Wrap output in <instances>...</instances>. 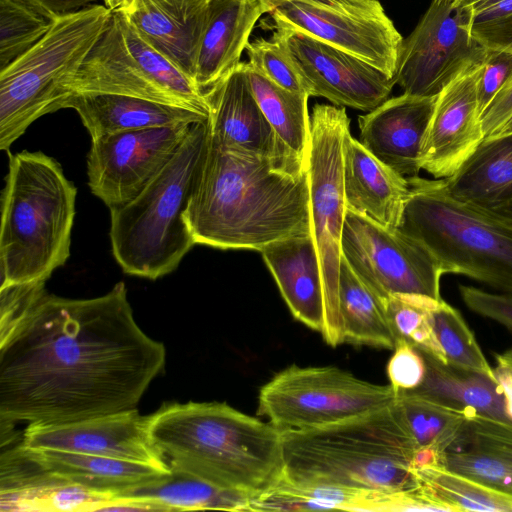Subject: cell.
<instances>
[{
  "mask_svg": "<svg viewBox=\"0 0 512 512\" xmlns=\"http://www.w3.org/2000/svg\"><path fill=\"white\" fill-rule=\"evenodd\" d=\"M137 324L124 282L69 299L42 289L0 336L1 447L16 425H57L134 409L165 366ZM24 427V428H25Z\"/></svg>",
  "mask_w": 512,
  "mask_h": 512,
  "instance_id": "obj_1",
  "label": "cell"
},
{
  "mask_svg": "<svg viewBox=\"0 0 512 512\" xmlns=\"http://www.w3.org/2000/svg\"><path fill=\"white\" fill-rule=\"evenodd\" d=\"M195 244L253 249L312 234L307 171L211 142L185 212Z\"/></svg>",
  "mask_w": 512,
  "mask_h": 512,
  "instance_id": "obj_2",
  "label": "cell"
},
{
  "mask_svg": "<svg viewBox=\"0 0 512 512\" xmlns=\"http://www.w3.org/2000/svg\"><path fill=\"white\" fill-rule=\"evenodd\" d=\"M147 429L170 470L217 487L252 498L283 476L282 432L225 402L165 403Z\"/></svg>",
  "mask_w": 512,
  "mask_h": 512,
  "instance_id": "obj_3",
  "label": "cell"
},
{
  "mask_svg": "<svg viewBox=\"0 0 512 512\" xmlns=\"http://www.w3.org/2000/svg\"><path fill=\"white\" fill-rule=\"evenodd\" d=\"M282 432L283 476L393 496L419 488L418 450L397 402L335 424Z\"/></svg>",
  "mask_w": 512,
  "mask_h": 512,
  "instance_id": "obj_4",
  "label": "cell"
},
{
  "mask_svg": "<svg viewBox=\"0 0 512 512\" xmlns=\"http://www.w3.org/2000/svg\"><path fill=\"white\" fill-rule=\"evenodd\" d=\"M77 189L52 157L10 155L2 192L1 287L45 283L70 255Z\"/></svg>",
  "mask_w": 512,
  "mask_h": 512,
  "instance_id": "obj_5",
  "label": "cell"
},
{
  "mask_svg": "<svg viewBox=\"0 0 512 512\" xmlns=\"http://www.w3.org/2000/svg\"><path fill=\"white\" fill-rule=\"evenodd\" d=\"M210 144L208 120L192 123L172 158L129 201L110 209L112 253L130 275L158 279L195 245L185 221Z\"/></svg>",
  "mask_w": 512,
  "mask_h": 512,
  "instance_id": "obj_6",
  "label": "cell"
},
{
  "mask_svg": "<svg viewBox=\"0 0 512 512\" xmlns=\"http://www.w3.org/2000/svg\"><path fill=\"white\" fill-rule=\"evenodd\" d=\"M399 229L425 246L443 274H461L512 294V223L453 199L443 180L407 177Z\"/></svg>",
  "mask_w": 512,
  "mask_h": 512,
  "instance_id": "obj_7",
  "label": "cell"
},
{
  "mask_svg": "<svg viewBox=\"0 0 512 512\" xmlns=\"http://www.w3.org/2000/svg\"><path fill=\"white\" fill-rule=\"evenodd\" d=\"M112 10L94 4L55 20L28 51L0 70V149L41 116L62 109L68 85L106 28Z\"/></svg>",
  "mask_w": 512,
  "mask_h": 512,
  "instance_id": "obj_8",
  "label": "cell"
},
{
  "mask_svg": "<svg viewBox=\"0 0 512 512\" xmlns=\"http://www.w3.org/2000/svg\"><path fill=\"white\" fill-rule=\"evenodd\" d=\"M350 119L343 106L316 104L310 115L308 182L311 233L316 244L325 293L322 336L331 346L343 343L339 310L341 234L346 205L342 142Z\"/></svg>",
  "mask_w": 512,
  "mask_h": 512,
  "instance_id": "obj_9",
  "label": "cell"
},
{
  "mask_svg": "<svg viewBox=\"0 0 512 512\" xmlns=\"http://www.w3.org/2000/svg\"><path fill=\"white\" fill-rule=\"evenodd\" d=\"M396 400L391 384L370 383L333 366L292 365L260 388L257 414L280 431L302 430L358 417Z\"/></svg>",
  "mask_w": 512,
  "mask_h": 512,
  "instance_id": "obj_10",
  "label": "cell"
},
{
  "mask_svg": "<svg viewBox=\"0 0 512 512\" xmlns=\"http://www.w3.org/2000/svg\"><path fill=\"white\" fill-rule=\"evenodd\" d=\"M264 29L302 33L395 77L402 36L378 0H259Z\"/></svg>",
  "mask_w": 512,
  "mask_h": 512,
  "instance_id": "obj_11",
  "label": "cell"
},
{
  "mask_svg": "<svg viewBox=\"0 0 512 512\" xmlns=\"http://www.w3.org/2000/svg\"><path fill=\"white\" fill-rule=\"evenodd\" d=\"M473 16L463 2H431L400 46L395 80L403 93L436 97L463 72L482 64L487 48L472 35Z\"/></svg>",
  "mask_w": 512,
  "mask_h": 512,
  "instance_id": "obj_12",
  "label": "cell"
},
{
  "mask_svg": "<svg viewBox=\"0 0 512 512\" xmlns=\"http://www.w3.org/2000/svg\"><path fill=\"white\" fill-rule=\"evenodd\" d=\"M341 255L356 275L382 299L418 294L437 300L440 265L420 242L346 208Z\"/></svg>",
  "mask_w": 512,
  "mask_h": 512,
  "instance_id": "obj_13",
  "label": "cell"
},
{
  "mask_svg": "<svg viewBox=\"0 0 512 512\" xmlns=\"http://www.w3.org/2000/svg\"><path fill=\"white\" fill-rule=\"evenodd\" d=\"M191 124L151 127L92 139L88 185L108 208L135 197L172 158Z\"/></svg>",
  "mask_w": 512,
  "mask_h": 512,
  "instance_id": "obj_14",
  "label": "cell"
},
{
  "mask_svg": "<svg viewBox=\"0 0 512 512\" xmlns=\"http://www.w3.org/2000/svg\"><path fill=\"white\" fill-rule=\"evenodd\" d=\"M285 34L288 48L310 88V96L363 111H371L388 99L396 84L395 77L308 35Z\"/></svg>",
  "mask_w": 512,
  "mask_h": 512,
  "instance_id": "obj_15",
  "label": "cell"
},
{
  "mask_svg": "<svg viewBox=\"0 0 512 512\" xmlns=\"http://www.w3.org/2000/svg\"><path fill=\"white\" fill-rule=\"evenodd\" d=\"M147 420L148 416L134 408L69 423L29 426L18 444L138 462L170 471L150 442Z\"/></svg>",
  "mask_w": 512,
  "mask_h": 512,
  "instance_id": "obj_16",
  "label": "cell"
},
{
  "mask_svg": "<svg viewBox=\"0 0 512 512\" xmlns=\"http://www.w3.org/2000/svg\"><path fill=\"white\" fill-rule=\"evenodd\" d=\"M205 95L212 143L229 152L307 171L277 138L251 91L242 62Z\"/></svg>",
  "mask_w": 512,
  "mask_h": 512,
  "instance_id": "obj_17",
  "label": "cell"
},
{
  "mask_svg": "<svg viewBox=\"0 0 512 512\" xmlns=\"http://www.w3.org/2000/svg\"><path fill=\"white\" fill-rule=\"evenodd\" d=\"M480 69L481 64L463 72L437 96L421 152V168L436 179L452 176L485 138L477 93Z\"/></svg>",
  "mask_w": 512,
  "mask_h": 512,
  "instance_id": "obj_18",
  "label": "cell"
},
{
  "mask_svg": "<svg viewBox=\"0 0 512 512\" xmlns=\"http://www.w3.org/2000/svg\"><path fill=\"white\" fill-rule=\"evenodd\" d=\"M436 99L403 93L385 100L358 117L360 143L397 173L418 176Z\"/></svg>",
  "mask_w": 512,
  "mask_h": 512,
  "instance_id": "obj_19",
  "label": "cell"
},
{
  "mask_svg": "<svg viewBox=\"0 0 512 512\" xmlns=\"http://www.w3.org/2000/svg\"><path fill=\"white\" fill-rule=\"evenodd\" d=\"M209 3L210 0H131L117 9L152 46L194 81Z\"/></svg>",
  "mask_w": 512,
  "mask_h": 512,
  "instance_id": "obj_20",
  "label": "cell"
},
{
  "mask_svg": "<svg viewBox=\"0 0 512 512\" xmlns=\"http://www.w3.org/2000/svg\"><path fill=\"white\" fill-rule=\"evenodd\" d=\"M346 208L389 229H397L410 193L407 177L397 173L347 130L342 142Z\"/></svg>",
  "mask_w": 512,
  "mask_h": 512,
  "instance_id": "obj_21",
  "label": "cell"
},
{
  "mask_svg": "<svg viewBox=\"0 0 512 512\" xmlns=\"http://www.w3.org/2000/svg\"><path fill=\"white\" fill-rule=\"evenodd\" d=\"M259 252L292 315L322 334L326 303L318 251L312 234L282 238L264 246Z\"/></svg>",
  "mask_w": 512,
  "mask_h": 512,
  "instance_id": "obj_22",
  "label": "cell"
},
{
  "mask_svg": "<svg viewBox=\"0 0 512 512\" xmlns=\"http://www.w3.org/2000/svg\"><path fill=\"white\" fill-rule=\"evenodd\" d=\"M443 182L456 201L512 223V133L484 138Z\"/></svg>",
  "mask_w": 512,
  "mask_h": 512,
  "instance_id": "obj_23",
  "label": "cell"
},
{
  "mask_svg": "<svg viewBox=\"0 0 512 512\" xmlns=\"http://www.w3.org/2000/svg\"><path fill=\"white\" fill-rule=\"evenodd\" d=\"M68 89L70 95L85 92L122 94L183 106L141 69L126 45L114 10Z\"/></svg>",
  "mask_w": 512,
  "mask_h": 512,
  "instance_id": "obj_24",
  "label": "cell"
},
{
  "mask_svg": "<svg viewBox=\"0 0 512 512\" xmlns=\"http://www.w3.org/2000/svg\"><path fill=\"white\" fill-rule=\"evenodd\" d=\"M263 15L259 0H210L194 73L204 93L237 68Z\"/></svg>",
  "mask_w": 512,
  "mask_h": 512,
  "instance_id": "obj_25",
  "label": "cell"
},
{
  "mask_svg": "<svg viewBox=\"0 0 512 512\" xmlns=\"http://www.w3.org/2000/svg\"><path fill=\"white\" fill-rule=\"evenodd\" d=\"M62 108L77 112L92 139L128 130L192 124L209 117L184 106L109 93H74Z\"/></svg>",
  "mask_w": 512,
  "mask_h": 512,
  "instance_id": "obj_26",
  "label": "cell"
},
{
  "mask_svg": "<svg viewBox=\"0 0 512 512\" xmlns=\"http://www.w3.org/2000/svg\"><path fill=\"white\" fill-rule=\"evenodd\" d=\"M14 447L35 470L116 499L122 493L170 472L148 464L109 457L56 449H31L18 443Z\"/></svg>",
  "mask_w": 512,
  "mask_h": 512,
  "instance_id": "obj_27",
  "label": "cell"
},
{
  "mask_svg": "<svg viewBox=\"0 0 512 512\" xmlns=\"http://www.w3.org/2000/svg\"><path fill=\"white\" fill-rule=\"evenodd\" d=\"M422 354L426 361V375L422 384L412 391L431 396L468 413L512 424L497 381Z\"/></svg>",
  "mask_w": 512,
  "mask_h": 512,
  "instance_id": "obj_28",
  "label": "cell"
},
{
  "mask_svg": "<svg viewBox=\"0 0 512 512\" xmlns=\"http://www.w3.org/2000/svg\"><path fill=\"white\" fill-rule=\"evenodd\" d=\"M339 310L343 343L394 349L396 336L385 300L371 290L341 255Z\"/></svg>",
  "mask_w": 512,
  "mask_h": 512,
  "instance_id": "obj_29",
  "label": "cell"
},
{
  "mask_svg": "<svg viewBox=\"0 0 512 512\" xmlns=\"http://www.w3.org/2000/svg\"><path fill=\"white\" fill-rule=\"evenodd\" d=\"M395 496L378 495L328 485L295 484L284 476L251 498L249 511L369 510L394 511Z\"/></svg>",
  "mask_w": 512,
  "mask_h": 512,
  "instance_id": "obj_30",
  "label": "cell"
},
{
  "mask_svg": "<svg viewBox=\"0 0 512 512\" xmlns=\"http://www.w3.org/2000/svg\"><path fill=\"white\" fill-rule=\"evenodd\" d=\"M242 64L251 91L277 138L307 169L310 95L282 88L255 70L248 61Z\"/></svg>",
  "mask_w": 512,
  "mask_h": 512,
  "instance_id": "obj_31",
  "label": "cell"
},
{
  "mask_svg": "<svg viewBox=\"0 0 512 512\" xmlns=\"http://www.w3.org/2000/svg\"><path fill=\"white\" fill-rule=\"evenodd\" d=\"M120 498L152 500L168 511H248L251 499L245 493L223 489L188 473L173 470L122 493L117 499Z\"/></svg>",
  "mask_w": 512,
  "mask_h": 512,
  "instance_id": "obj_32",
  "label": "cell"
},
{
  "mask_svg": "<svg viewBox=\"0 0 512 512\" xmlns=\"http://www.w3.org/2000/svg\"><path fill=\"white\" fill-rule=\"evenodd\" d=\"M397 402L418 450H433L439 464L445 452L458 447L473 414L412 390L397 391Z\"/></svg>",
  "mask_w": 512,
  "mask_h": 512,
  "instance_id": "obj_33",
  "label": "cell"
},
{
  "mask_svg": "<svg viewBox=\"0 0 512 512\" xmlns=\"http://www.w3.org/2000/svg\"><path fill=\"white\" fill-rule=\"evenodd\" d=\"M419 489L451 512H512V495L439 465L414 468Z\"/></svg>",
  "mask_w": 512,
  "mask_h": 512,
  "instance_id": "obj_34",
  "label": "cell"
},
{
  "mask_svg": "<svg viewBox=\"0 0 512 512\" xmlns=\"http://www.w3.org/2000/svg\"><path fill=\"white\" fill-rule=\"evenodd\" d=\"M113 10L130 53L148 78L181 105L209 116L205 93L171 60L152 46L120 9Z\"/></svg>",
  "mask_w": 512,
  "mask_h": 512,
  "instance_id": "obj_35",
  "label": "cell"
},
{
  "mask_svg": "<svg viewBox=\"0 0 512 512\" xmlns=\"http://www.w3.org/2000/svg\"><path fill=\"white\" fill-rule=\"evenodd\" d=\"M440 300L418 294H394L385 299V304L397 341L405 340L447 364L432 322V311Z\"/></svg>",
  "mask_w": 512,
  "mask_h": 512,
  "instance_id": "obj_36",
  "label": "cell"
},
{
  "mask_svg": "<svg viewBox=\"0 0 512 512\" xmlns=\"http://www.w3.org/2000/svg\"><path fill=\"white\" fill-rule=\"evenodd\" d=\"M432 322L447 364L480 373L497 381L493 368L457 309L441 299L432 311Z\"/></svg>",
  "mask_w": 512,
  "mask_h": 512,
  "instance_id": "obj_37",
  "label": "cell"
},
{
  "mask_svg": "<svg viewBox=\"0 0 512 512\" xmlns=\"http://www.w3.org/2000/svg\"><path fill=\"white\" fill-rule=\"evenodd\" d=\"M53 22L27 0H0V70L35 45Z\"/></svg>",
  "mask_w": 512,
  "mask_h": 512,
  "instance_id": "obj_38",
  "label": "cell"
},
{
  "mask_svg": "<svg viewBox=\"0 0 512 512\" xmlns=\"http://www.w3.org/2000/svg\"><path fill=\"white\" fill-rule=\"evenodd\" d=\"M439 466L512 495V450L463 446L445 452Z\"/></svg>",
  "mask_w": 512,
  "mask_h": 512,
  "instance_id": "obj_39",
  "label": "cell"
},
{
  "mask_svg": "<svg viewBox=\"0 0 512 512\" xmlns=\"http://www.w3.org/2000/svg\"><path fill=\"white\" fill-rule=\"evenodd\" d=\"M249 64L273 83L294 92L310 88L287 45L286 34L272 31L270 37H257L245 49Z\"/></svg>",
  "mask_w": 512,
  "mask_h": 512,
  "instance_id": "obj_40",
  "label": "cell"
},
{
  "mask_svg": "<svg viewBox=\"0 0 512 512\" xmlns=\"http://www.w3.org/2000/svg\"><path fill=\"white\" fill-rule=\"evenodd\" d=\"M471 32L484 47L512 53V0H503L476 13Z\"/></svg>",
  "mask_w": 512,
  "mask_h": 512,
  "instance_id": "obj_41",
  "label": "cell"
},
{
  "mask_svg": "<svg viewBox=\"0 0 512 512\" xmlns=\"http://www.w3.org/2000/svg\"><path fill=\"white\" fill-rule=\"evenodd\" d=\"M394 350L387 366L390 384L396 391L418 388L426 375V361L422 352L401 339L396 342Z\"/></svg>",
  "mask_w": 512,
  "mask_h": 512,
  "instance_id": "obj_42",
  "label": "cell"
},
{
  "mask_svg": "<svg viewBox=\"0 0 512 512\" xmlns=\"http://www.w3.org/2000/svg\"><path fill=\"white\" fill-rule=\"evenodd\" d=\"M512 78V53L487 48L477 85L480 114L495 95Z\"/></svg>",
  "mask_w": 512,
  "mask_h": 512,
  "instance_id": "obj_43",
  "label": "cell"
},
{
  "mask_svg": "<svg viewBox=\"0 0 512 512\" xmlns=\"http://www.w3.org/2000/svg\"><path fill=\"white\" fill-rule=\"evenodd\" d=\"M465 305L473 312L504 325L512 332V294L490 293L473 286H459Z\"/></svg>",
  "mask_w": 512,
  "mask_h": 512,
  "instance_id": "obj_44",
  "label": "cell"
},
{
  "mask_svg": "<svg viewBox=\"0 0 512 512\" xmlns=\"http://www.w3.org/2000/svg\"><path fill=\"white\" fill-rule=\"evenodd\" d=\"M512 116V78L501 88L481 114L485 138Z\"/></svg>",
  "mask_w": 512,
  "mask_h": 512,
  "instance_id": "obj_45",
  "label": "cell"
},
{
  "mask_svg": "<svg viewBox=\"0 0 512 512\" xmlns=\"http://www.w3.org/2000/svg\"><path fill=\"white\" fill-rule=\"evenodd\" d=\"M52 21L96 4L99 0H27Z\"/></svg>",
  "mask_w": 512,
  "mask_h": 512,
  "instance_id": "obj_46",
  "label": "cell"
},
{
  "mask_svg": "<svg viewBox=\"0 0 512 512\" xmlns=\"http://www.w3.org/2000/svg\"><path fill=\"white\" fill-rule=\"evenodd\" d=\"M493 372L504 396L507 416L512 422V367L502 362H497Z\"/></svg>",
  "mask_w": 512,
  "mask_h": 512,
  "instance_id": "obj_47",
  "label": "cell"
},
{
  "mask_svg": "<svg viewBox=\"0 0 512 512\" xmlns=\"http://www.w3.org/2000/svg\"><path fill=\"white\" fill-rule=\"evenodd\" d=\"M501 1H503V0H466V1H463V3L466 6H468L472 10L473 14L475 15L476 13L486 10V9L498 4Z\"/></svg>",
  "mask_w": 512,
  "mask_h": 512,
  "instance_id": "obj_48",
  "label": "cell"
},
{
  "mask_svg": "<svg viewBox=\"0 0 512 512\" xmlns=\"http://www.w3.org/2000/svg\"><path fill=\"white\" fill-rule=\"evenodd\" d=\"M510 133H512V116L506 122H504L497 130H495L490 136H499Z\"/></svg>",
  "mask_w": 512,
  "mask_h": 512,
  "instance_id": "obj_49",
  "label": "cell"
},
{
  "mask_svg": "<svg viewBox=\"0 0 512 512\" xmlns=\"http://www.w3.org/2000/svg\"><path fill=\"white\" fill-rule=\"evenodd\" d=\"M496 360L512 367V349L497 355Z\"/></svg>",
  "mask_w": 512,
  "mask_h": 512,
  "instance_id": "obj_50",
  "label": "cell"
},
{
  "mask_svg": "<svg viewBox=\"0 0 512 512\" xmlns=\"http://www.w3.org/2000/svg\"><path fill=\"white\" fill-rule=\"evenodd\" d=\"M131 0H118V8L127 5ZM117 9V8H116Z\"/></svg>",
  "mask_w": 512,
  "mask_h": 512,
  "instance_id": "obj_51",
  "label": "cell"
},
{
  "mask_svg": "<svg viewBox=\"0 0 512 512\" xmlns=\"http://www.w3.org/2000/svg\"><path fill=\"white\" fill-rule=\"evenodd\" d=\"M453 1L463 2V1H466V0H453Z\"/></svg>",
  "mask_w": 512,
  "mask_h": 512,
  "instance_id": "obj_52",
  "label": "cell"
}]
</instances>
